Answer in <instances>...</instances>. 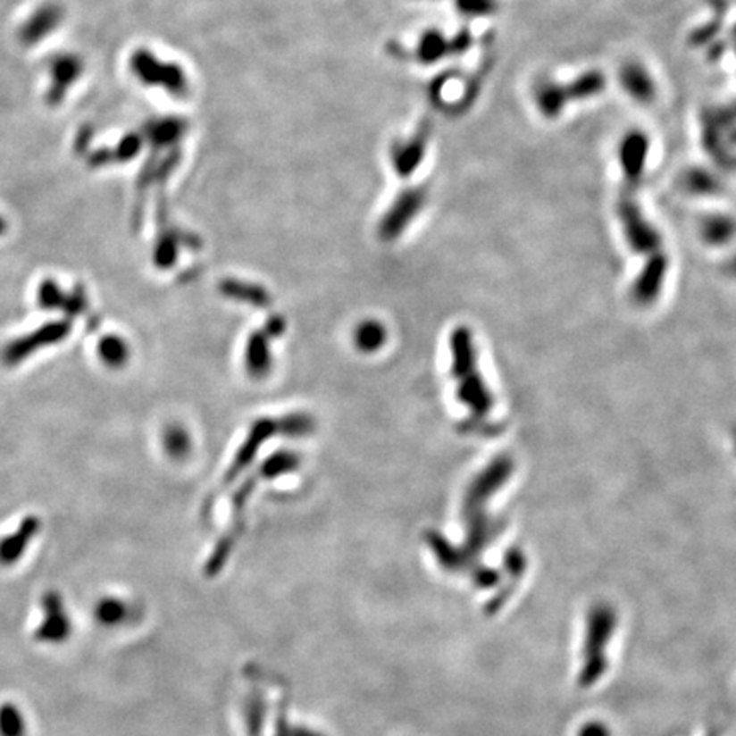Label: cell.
I'll return each instance as SVG.
<instances>
[{
  "instance_id": "obj_21",
  "label": "cell",
  "mask_w": 736,
  "mask_h": 736,
  "mask_svg": "<svg viewBox=\"0 0 736 736\" xmlns=\"http://www.w3.org/2000/svg\"><path fill=\"white\" fill-rule=\"evenodd\" d=\"M707 4L715 11V19L692 31V35L689 37V43L692 46H707V45H711L718 37L721 28H723V19H724V13H726V2L724 0H707Z\"/></svg>"
},
{
  "instance_id": "obj_24",
  "label": "cell",
  "mask_w": 736,
  "mask_h": 736,
  "mask_svg": "<svg viewBox=\"0 0 736 736\" xmlns=\"http://www.w3.org/2000/svg\"><path fill=\"white\" fill-rule=\"evenodd\" d=\"M99 355L108 365L118 367V365L125 364V360L129 356V351H127V345L120 338L106 336L99 343Z\"/></svg>"
},
{
  "instance_id": "obj_9",
  "label": "cell",
  "mask_w": 736,
  "mask_h": 736,
  "mask_svg": "<svg viewBox=\"0 0 736 736\" xmlns=\"http://www.w3.org/2000/svg\"><path fill=\"white\" fill-rule=\"evenodd\" d=\"M619 82L627 96L640 105H651L657 99V82L646 65L638 60H629L621 67Z\"/></svg>"
},
{
  "instance_id": "obj_17",
  "label": "cell",
  "mask_w": 736,
  "mask_h": 736,
  "mask_svg": "<svg viewBox=\"0 0 736 736\" xmlns=\"http://www.w3.org/2000/svg\"><path fill=\"white\" fill-rule=\"evenodd\" d=\"M682 189L694 197H715L723 191V181L704 167H690L681 178Z\"/></svg>"
},
{
  "instance_id": "obj_30",
  "label": "cell",
  "mask_w": 736,
  "mask_h": 736,
  "mask_svg": "<svg viewBox=\"0 0 736 736\" xmlns=\"http://www.w3.org/2000/svg\"><path fill=\"white\" fill-rule=\"evenodd\" d=\"M84 309H86V297H84L82 290H75L74 294L67 295L65 304L62 307V311L67 315H71V317L82 314Z\"/></svg>"
},
{
  "instance_id": "obj_27",
  "label": "cell",
  "mask_w": 736,
  "mask_h": 736,
  "mask_svg": "<svg viewBox=\"0 0 736 736\" xmlns=\"http://www.w3.org/2000/svg\"><path fill=\"white\" fill-rule=\"evenodd\" d=\"M142 144H144L142 135H138V133H129V135H125V137L118 142L116 147L111 148L113 163H114V161H118V163H129L135 155H138V152H140V148H142Z\"/></svg>"
},
{
  "instance_id": "obj_14",
  "label": "cell",
  "mask_w": 736,
  "mask_h": 736,
  "mask_svg": "<svg viewBox=\"0 0 736 736\" xmlns=\"http://www.w3.org/2000/svg\"><path fill=\"white\" fill-rule=\"evenodd\" d=\"M39 531V520L37 516H26L14 534L7 535L0 540V565L9 566L16 563L21 554L26 551V546Z\"/></svg>"
},
{
  "instance_id": "obj_22",
  "label": "cell",
  "mask_w": 736,
  "mask_h": 736,
  "mask_svg": "<svg viewBox=\"0 0 736 736\" xmlns=\"http://www.w3.org/2000/svg\"><path fill=\"white\" fill-rule=\"evenodd\" d=\"M127 615H129L127 604L120 602L118 598H105L103 602L97 604V607L94 608V617L105 626L120 624L121 621L127 619Z\"/></svg>"
},
{
  "instance_id": "obj_15",
  "label": "cell",
  "mask_w": 736,
  "mask_h": 736,
  "mask_svg": "<svg viewBox=\"0 0 736 736\" xmlns=\"http://www.w3.org/2000/svg\"><path fill=\"white\" fill-rule=\"evenodd\" d=\"M188 123L183 118H159L152 120L146 125L144 135L155 150L172 147L184 137Z\"/></svg>"
},
{
  "instance_id": "obj_11",
  "label": "cell",
  "mask_w": 736,
  "mask_h": 736,
  "mask_svg": "<svg viewBox=\"0 0 736 736\" xmlns=\"http://www.w3.org/2000/svg\"><path fill=\"white\" fill-rule=\"evenodd\" d=\"M63 7L55 2H48L45 5H41L33 13V16L28 19L21 31H19V39L24 46H35L43 38L48 37L50 33H54L56 28L60 26V22L63 21Z\"/></svg>"
},
{
  "instance_id": "obj_31",
  "label": "cell",
  "mask_w": 736,
  "mask_h": 736,
  "mask_svg": "<svg viewBox=\"0 0 736 736\" xmlns=\"http://www.w3.org/2000/svg\"><path fill=\"white\" fill-rule=\"evenodd\" d=\"M474 580H476V583L481 589H493L499 583L501 574L497 570H491V568H479Z\"/></svg>"
},
{
  "instance_id": "obj_26",
  "label": "cell",
  "mask_w": 736,
  "mask_h": 736,
  "mask_svg": "<svg viewBox=\"0 0 736 736\" xmlns=\"http://www.w3.org/2000/svg\"><path fill=\"white\" fill-rule=\"evenodd\" d=\"M456 7L465 18H488L499 7L498 0H456Z\"/></svg>"
},
{
  "instance_id": "obj_28",
  "label": "cell",
  "mask_w": 736,
  "mask_h": 736,
  "mask_svg": "<svg viewBox=\"0 0 736 736\" xmlns=\"http://www.w3.org/2000/svg\"><path fill=\"white\" fill-rule=\"evenodd\" d=\"M503 568H505V573L516 583L527 570V556L518 548H510L508 551L505 552Z\"/></svg>"
},
{
  "instance_id": "obj_19",
  "label": "cell",
  "mask_w": 736,
  "mask_h": 736,
  "mask_svg": "<svg viewBox=\"0 0 736 736\" xmlns=\"http://www.w3.org/2000/svg\"><path fill=\"white\" fill-rule=\"evenodd\" d=\"M424 197H426V191L422 188L407 189L405 195H401V198L397 200L396 206L390 210V213L387 215V229L399 230L401 227H405L406 223L411 221L418 213V210L422 208Z\"/></svg>"
},
{
  "instance_id": "obj_25",
  "label": "cell",
  "mask_w": 736,
  "mask_h": 736,
  "mask_svg": "<svg viewBox=\"0 0 736 736\" xmlns=\"http://www.w3.org/2000/svg\"><path fill=\"white\" fill-rule=\"evenodd\" d=\"M26 726L16 706L4 704L0 707V736H24Z\"/></svg>"
},
{
  "instance_id": "obj_4",
  "label": "cell",
  "mask_w": 736,
  "mask_h": 736,
  "mask_svg": "<svg viewBox=\"0 0 736 736\" xmlns=\"http://www.w3.org/2000/svg\"><path fill=\"white\" fill-rule=\"evenodd\" d=\"M71 331H72V324L69 321L48 322L37 331L11 341L2 350V362L7 367H14V365L21 364L22 360L29 358L35 351L63 341L71 334Z\"/></svg>"
},
{
  "instance_id": "obj_6",
  "label": "cell",
  "mask_w": 736,
  "mask_h": 736,
  "mask_svg": "<svg viewBox=\"0 0 736 736\" xmlns=\"http://www.w3.org/2000/svg\"><path fill=\"white\" fill-rule=\"evenodd\" d=\"M514 474V460L510 457H499L495 460L473 484L467 499H465V512L467 516L484 514V503L497 493L498 489L508 482Z\"/></svg>"
},
{
  "instance_id": "obj_23",
  "label": "cell",
  "mask_w": 736,
  "mask_h": 736,
  "mask_svg": "<svg viewBox=\"0 0 736 736\" xmlns=\"http://www.w3.org/2000/svg\"><path fill=\"white\" fill-rule=\"evenodd\" d=\"M67 294L60 289V285L54 280H45L38 287V305L52 311V309H62L65 304Z\"/></svg>"
},
{
  "instance_id": "obj_5",
  "label": "cell",
  "mask_w": 736,
  "mask_h": 736,
  "mask_svg": "<svg viewBox=\"0 0 736 736\" xmlns=\"http://www.w3.org/2000/svg\"><path fill=\"white\" fill-rule=\"evenodd\" d=\"M648 155H649V138L643 130L627 131L619 144L617 157H619V164H621V171L624 176L626 191L629 193H634V189L640 188V184L643 181Z\"/></svg>"
},
{
  "instance_id": "obj_16",
  "label": "cell",
  "mask_w": 736,
  "mask_h": 736,
  "mask_svg": "<svg viewBox=\"0 0 736 736\" xmlns=\"http://www.w3.org/2000/svg\"><path fill=\"white\" fill-rule=\"evenodd\" d=\"M606 88H607L606 74L597 69H590L583 74L576 75L568 84H565V91H566L570 103L593 99L606 91Z\"/></svg>"
},
{
  "instance_id": "obj_13",
  "label": "cell",
  "mask_w": 736,
  "mask_h": 736,
  "mask_svg": "<svg viewBox=\"0 0 736 736\" xmlns=\"http://www.w3.org/2000/svg\"><path fill=\"white\" fill-rule=\"evenodd\" d=\"M534 101L539 113L549 120L561 116L565 108L570 105L565 84L552 79H542L535 84Z\"/></svg>"
},
{
  "instance_id": "obj_1",
  "label": "cell",
  "mask_w": 736,
  "mask_h": 736,
  "mask_svg": "<svg viewBox=\"0 0 736 736\" xmlns=\"http://www.w3.org/2000/svg\"><path fill=\"white\" fill-rule=\"evenodd\" d=\"M617 627V612L608 604H595L587 614L585 641L581 651V668L578 683L583 689L593 687L607 672V648Z\"/></svg>"
},
{
  "instance_id": "obj_35",
  "label": "cell",
  "mask_w": 736,
  "mask_h": 736,
  "mask_svg": "<svg viewBox=\"0 0 736 736\" xmlns=\"http://www.w3.org/2000/svg\"><path fill=\"white\" fill-rule=\"evenodd\" d=\"M735 447H736V431H735Z\"/></svg>"
},
{
  "instance_id": "obj_2",
  "label": "cell",
  "mask_w": 736,
  "mask_h": 736,
  "mask_svg": "<svg viewBox=\"0 0 736 736\" xmlns=\"http://www.w3.org/2000/svg\"><path fill=\"white\" fill-rule=\"evenodd\" d=\"M130 69L133 75L146 86L163 88L174 97H186L189 82L183 69L176 63L161 62L148 50H137L130 58Z\"/></svg>"
},
{
  "instance_id": "obj_18",
  "label": "cell",
  "mask_w": 736,
  "mask_h": 736,
  "mask_svg": "<svg viewBox=\"0 0 736 736\" xmlns=\"http://www.w3.org/2000/svg\"><path fill=\"white\" fill-rule=\"evenodd\" d=\"M700 236L709 246H724L736 238V221L724 213L706 215L700 222Z\"/></svg>"
},
{
  "instance_id": "obj_3",
  "label": "cell",
  "mask_w": 736,
  "mask_h": 736,
  "mask_svg": "<svg viewBox=\"0 0 736 736\" xmlns=\"http://www.w3.org/2000/svg\"><path fill=\"white\" fill-rule=\"evenodd\" d=\"M617 215L623 225L629 247L640 255H655L662 251V238L651 222L644 217L643 210L626 191L617 202Z\"/></svg>"
},
{
  "instance_id": "obj_8",
  "label": "cell",
  "mask_w": 736,
  "mask_h": 736,
  "mask_svg": "<svg viewBox=\"0 0 736 736\" xmlns=\"http://www.w3.org/2000/svg\"><path fill=\"white\" fill-rule=\"evenodd\" d=\"M666 272H668V259L662 251L651 255L632 285V290H631L632 300L641 307H648L653 302H657V298L662 294Z\"/></svg>"
},
{
  "instance_id": "obj_29",
  "label": "cell",
  "mask_w": 736,
  "mask_h": 736,
  "mask_svg": "<svg viewBox=\"0 0 736 736\" xmlns=\"http://www.w3.org/2000/svg\"><path fill=\"white\" fill-rule=\"evenodd\" d=\"M473 35H471V31L465 28V29H460L459 33L456 35V37L450 39V55H462V54H465L469 48H471V45H473Z\"/></svg>"
},
{
  "instance_id": "obj_7",
  "label": "cell",
  "mask_w": 736,
  "mask_h": 736,
  "mask_svg": "<svg viewBox=\"0 0 736 736\" xmlns=\"http://www.w3.org/2000/svg\"><path fill=\"white\" fill-rule=\"evenodd\" d=\"M430 135H431V121L424 120L407 140L396 142L392 146V148H390L392 166L397 171L399 176L413 174L423 163L426 147H428V142H430Z\"/></svg>"
},
{
  "instance_id": "obj_12",
  "label": "cell",
  "mask_w": 736,
  "mask_h": 736,
  "mask_svg": "<svg viewBox=\"0 0 736 736\" xmlns=\"http://www.w3.org/2000/svg\"><path fill=\"white\" fill-rule=\"evenodd\" d=\"M43 608L46 612V619L38 629V640L45 643H62L71 634V619L63 610L60 595L55 591L46 593L43 598Z\"/></svg>"
},
{
  "instance_id": "obj_32",
  "label": "cell",
  "mask_w": 736,
  "mask_h": 736,
  "mask_svg": "<svg viewBox=\"0 0 736 736\" xmlns=\"http://www.w3.org/2000/svg\"><path fill=\"white\" fill-rule=\"evenodd\" d=\"M578 736H612L608 726L600 721H590L587 724L581 726V730L578 732Z\"/></svg>"
},
{
  "instance_id": "obj_10",
  "label": "cell",
  "mask_w": 736,
  "mask_h": 736,
  "mask_svg": "<svg viewBox=\"0 0 736 736\" xmlns=\"http://www.w3.org/2000/svg\"><path fill=\"white\" fill-rule=\"evenodd\" d=\"M82 60L74 54H62L50 63L52 86L46 92V103L56 106L65 99L67 91L74 86L75 80L82 74Z\"/></svg>"
},
{
  "instance_id": "obj_34",
  "label": "cell",
  "mask_w": 736,
  "mask_h": 736,
  "mask_svg": "<svg viewBox=\"0 0 736 736\" xmlns=\"http://www.w3.org/2000/svg\"><path fill=\"white\" fill-rule=\"evenodd\" d=\"M7 232V222L4 221V217H0V236H4Z\"/></svg>"
},
{
  "instance_id": "obj_20",
  "label": "cell",
  "mask_w": 736,
  "mask_h": 736,
  "mask_svg": "<svg viewBox=\"0 0 736 736\" xmlns=\"http://www.w3.org/2000/svg\"><path fill=\"white\" fill-rule=\"evenodd\" d=\"M414 58L424 65H431L450 55V39L443 37L439 29H428L420 38L414 50Z\"/></svg>"
},
{
  "instance_id": "obj_33",
  "label": "cell",
  "mask_w": 736,
  "mask_h": 736,
  "mask_svg": "<svg viewBox=\"0 0 736 736\" xmlns=\"http://www.w3.org/2000/svg\"><path fill=\"white\" fill-rule=\"evenodd\" d=\"M726 270H728L730 275L735 276L736 278V255L733 258L730 259V263L726 264Z\"/></svg>"
}]
</instances>
